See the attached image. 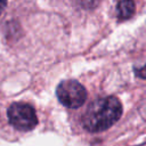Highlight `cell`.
<instances>
[{
    "mask_svg": "<svg viewBox=\"0 0 146 146\" xmlns=\"http://www.w3.org/2000/svg\"><path fill=\"white\" fill-rule=\"evenodd\" d=\"M136 10V5L133 0H120L116 6V14L117 18L121 21L130 18Z\"/></svg>",
    "mask_w": 146,
    "mask_h": 146,
    "instance_id": "4",
    "label": "cell"
},
{
    "mask_svg": "<svg viewBox=\"0 0 146 146\" xmlns=\"http://www.w3.org/2000/svg\"><path fill=\"white\" fill-rule=\"evenodd\" d=\"M9 123L17 130L29 131L38 124L34 108L25 103H15L7 111Z\"/></svg>",
    "mask_w": 146,
    "mask_h": 146,
    "instance_id": "3",
    "label": "cell"
},
{
    "mask_svg": "<svg viewBox=\"0 0 146 146\" xmlns=\"http://www.w3.org/2000/svg\"><path fill=\"white\" fill-rule=\"evenodd\" d=\"M6 5H7V0H0V15H1L2 11L5 10Z\"/></svg>",
    "mask_w": 146,
    "mask_h": 146,
    "instance_id": "6",
    "label": "cell"
},
{
    "mask_svg": "<svg viewBox=\"0 0 146 146\" xmlns=\"http://www.w3.org/2000/svg\"><path fill=\"white\" fill-rule=\"evenodd\" d=\"M136 74L138 76H141V78H145L146 79V65H144L140 68H136Z\"/></svg>",
    "mask_w": 146,
    "mask_h": 146,
    "instance_id": "5",
    "label": "cell"
},
{
    "mask_svg": "<svg viewBox=\"0 0 146 146\" xmlns=\"http://www.w3.org/2000/svg\"><path fill=\"white\" fill-rule=\"evenodd\" d=\"M122 115L121 102L113 96L94 100L82 116L83 127L90 132H100L111 128Z\"/></svg>",
    "mask_w": 146,
    "mask_h": 146,
    "instance_id": "1",
    "label": "cell"
},
{
    "mask_svg": "<svg viewBox=\"0 0 146 146\" xmlns=\"http://www.w3.org/2000/svg\"><path fill=\"white\" fill-rule=\"evenodd\" d=\"M56 95L60 104L68 108H78L87 99L86 88L75 80L62 81L57 86Z\"/></svg>",
    "mask_w": 146,
    "mask_h": 146,
    "instance_id": "2",
    "label": "cell"
}]
</instances>
